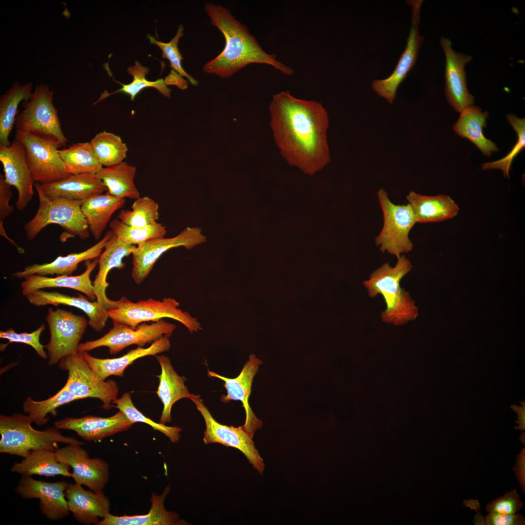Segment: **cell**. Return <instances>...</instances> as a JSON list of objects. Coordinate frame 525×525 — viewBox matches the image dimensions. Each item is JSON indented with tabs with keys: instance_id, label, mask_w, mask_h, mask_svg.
<instances>
[{
	"instance_id": "6da1fadb",
	"label": "cell",
	"mask_w": 525,
	"mask_h": 525,
	"mask_svg": "<svg viewBox=\"0 0 525 525\" xmlns=\"http://www.w3.org/2000/svg\"><path fill=\"white\" fill-rule=\"evenodd\" d=\"M269 111L276 143L291 165L312 175L330 162L329 118L321 104L281 91L273 96Z\"/></svg>"
},
{
	"instance_id": "7a4b0ae2",
	"label": "cell",
	"mask_w": 525,
	"mask_h": 525,
	"mask_svg": "<svg viewBox=\"0 0 525 525\" xmlns=\"http://www.w3.org/2000/svg\"><path fill=\"white\" fill-rule=\"evenodd\" d=\"M211 25L222 33L225 44L223 51L203 67L204 72L228 78L252 63L270 65L286 75L293 70L279 62L273 54L263 50L247 27L237 20L226 7L212 3L204 5Z\"/></svg>"
},
{
	"instance_id": "3957f363",
	"label": "cell",
	"mask_w": 525,
	"mask_h": 525,
	"mask_svg": "<svg viewBox=\"0 0 525 525\" xmlns=\"http://www.w3.org/2000/svg\"><path fill=\"white\" fill-rule=\"evenodd\" d=\"M397 260L394 267L388 262L384 263L374 271L363 284L370 297L374 298L378 294L383 297L386 308L381 313L382 321L401 326L415 320L419 312L409 292L402 288L400 284L402 279L411 271L413 266L405 255H402Z\"/></svg>"
},
{
	"instance_id": "277c9868",
	"label": "cell",
	"mask_w": 525,
	"mask_h": 525,
	"mask_svg": "<svg viewBox=\"0 0 525 525\" xmlns=\"http://www.w3.org/2000/svg\"><path fill=\"white\" fill-rule=\"evenodd\" d=\"M28 415L14 414L0 416V453L26 457L33 450L55 451L58 443L84 444L74 437L63 435L59 429L47 428L42 431L32 427Z\"/></svg>"
},
{
	"instance_id": "5b68a950",
	"label": "cell",
	"mask_w": 525,
	"mask_h": 525,
	"mask_svg": "<svg viewBox=\"0 0 525 525\" xmlns=\"http://www.w3.org/2000/svg\"><path fill=\"white\" fill-rule=\"evenodd\" d=\"M39 205L35 216L24 226L29 240L35 239L48 225H58L65 230L68 238L78 236L82 240L89 235L88 225L81 210L85 201L72 200L48 196L43 192L40 184L35 183Z\"/></svg>"
},
{
	"instance_id": "8992f818",
	"label": "cell",
	"mask_w": 525,
	"mask_h": 525,
	"mask_svg": "<svg viewBox=\"0 0 525 525\" xmlns=\"http://www.w3.org/2000/svg\"><path fill=\"white\" fill-rule=\"evenodd\" d=\"M118 300L115 308L107 311L113 323L125 324L135 329L143 322L170 318L182 324L191 333L202 329L198 319L179 308V303L172 298L161 300L150 298L134 302L122 297Z\"/></svg>"
},
{
	"instance_id": "52a82bcc",
	"label": "cell",
	"mask_w": 525,
	"mask_h": 525,
	"mask_svg": "<svg viewBox=\"0 0 525 525\" xmlns=\"http://www.w3.org/2000/svg\"><path fill=\"white\" fill-rule=\"evenodd\" d=\"M15 137L24 147L26 159L35 183L44 184L70 176L59 155L63 145L49 135L16 131Z\"/></svg>"
},
{
	"instance_id": "ba28073f",
	"label": "cell",
	"mask_w": 525,
	"mask_h": 525,
	"mask_svg": "<svg viewBox=\"0 0 525 525\" xmlns=\"http://www.w3.org/2000/svg\"><path fill=\"white\" fill-rule=\"evenodd\" d=\"M377 195L383 213L384 225L375 243L382 253L386 251L398 259L402 253L412 249L409 233L417 223L416 216L409 203L393 204L383 188L379 190Z\"/></svg>"
},
{
	"instance_id": "9c48e42d",
	"label": "cell",
	"mask_w": 525,
	"mask_h": 525,
	"mask_svg": "<svg viewBox=\"0 0 525 525\" xmlns=\"http://www.w3.org/2000/svg\"><path fill=\"white\" fill-rule=\"evenodd\" d=\"M53 95L49 86L36 85L30 97L22 102L23 109L17 116L15 125L16 131L52 136L65 146L67 139L52 102Z\"/></svg>"
},
{
	"instance_id": "30bf717a",
	"label": "cell",
	"mask_w": 525,
	"mask_h": 525,
	"mask_svg": "<svg viewBox=\"0 0 525 525\" xmlns=\"http://www.w3.org/2000/svg\"><path fill=\"white\" fill-rule=\"evenodd\" d=\"M59 367L68 373L64 387L79 400L92 398L101 400L104 409L113 407L119 389L112 380L105 381L89 367L83 353L77 352L62 359Z\"/></svg>"
},
{
	"instance_id": "8fae6325",
	"label": "cell",
	"mask_w": 525,
	"mask_h": 525,
	"mask_svg": "<svg viewBox=\"0 0 525 525\" xmlns=\"http://www.w3.org/2000/svg\"><path fill=\"white\" fill-rule=\"evenodd\" d=\"M175 325L163 319L139 324L135 329L120 323H113V327L102 337L79 344L77 351L82 353L105 347L110 354H116L132 345L144 347L165 335L171 336Z\"/></svg>"
},
{
	"instance_id": "7c38bea8",
	"label": "cell",
	"mask_w": 525,
	"mask_h": 525,
	"mask_svg": "<svg viewBox=\"0 0 525 525\" xmlns=\"http://www.w3.org/2000/svg\"><path fill=\"white\" fill-rule=\"evenodd\" d=\"M46 320L50 339L44 346L48 351V364L54 365L63 358L76 353L88 321L82 315L56 308L48 309Z\"/></svg>"
},
{
	"instance_id": "4fadbf2b",
	"label": "cell",
	"mask_w": 525,
	"mask_h": 525,
	"mask_svg": "<svg viewBox=\"0 0 525 525\" xmlns=\"http://www.w3.org/2000/svg\"><path fill=\"white\" fill-rule=\"evenodd\" d=\"M200 228L187 227L175 237L153 239L136 246L132 253L131 276L137 284L142 282L156 262L168 250L179 246L191 249L206 241Z\"/></svg>"
},
{
	"instance_id": "5bb4252c",
	"label": "cell",
	"mask_w": 525,
	"mask_h": 525,
	"mask_svg": "<svg viewBox=\"0 0 525 525\" xmlns=\"http://www.w3.org/2000/svg\"><path fill=\"white\" fill-rule=\"evenodd\" d=\"M190 400L194 403L205 423L204 442L206 444L217 443L240 450L253 467L262 474L264 468L263 460L255 447L252 438L243 426L236 427L218 422L212 417L198 395L192 394Z\"/></svg>"
},
{
	"instance_id": "9a60e30c",
	"label": "cell",
	"mask_w": 525,
	"mask_h": 525,
	"mask_svg": "<svg viewBox=\"0 0 525 525\" xmlns=\"http://www.w3.org/2000/svg\"><path fill=\"white\" fill-rule=\"evenodd\" d=\"M82 445L69 444L55 452L56 460L72 468L75 483L94 491H102L108 482L107 463L99 457L90 458Z\"/></svg>"
},
{
	"instance_id": "2e32d148",
	"label": "cell",
	"mask_w": 525,
	"mask_h": 525,
	"mask_svg": "<svg viewBox=\"0 0 525 525\" xmlns=\"http://www.w3.org/2000/svg\"><path fill=\"white\" fill-rule=\"evenodd\" d=\"M412 8V25L410 29L406 48L402 53L392 73L383 80H374L372 88L377 94L392 104L396 96L399 86L406 77L408 73L416 63L419 50L423 40L419 33L420 13L421 0L408 2Z\"/></svg>"
},
{
	"instance_id": "e0dca14e",
	"label": "cell",
	"mask_w": 525,
	"mask_h": 525,
	"mask_svg": "<svg viewBox=\"0 0 525 525\" xmlns=\"http://www.w3.org/2000/svg\"><path fill=\"white\" fill-rule=\"evenodd\" d=\"M67 483L64 481L48 482L21 475L15 492L24 499H38L42 514L48 520L57 521L70 514L65 496Z\"/></svg>"
},
{
	"instance_id": "ac0fdd59",
	"label": "cell",
	"mask_w": 525,
	"mask_h": 525,
	"mask_svg": "<svg viewBox=\"0 0 525 525\" xmlns=\"http://www.w3.org/2000/svg\"><path fill=\"white\" fill-rule=\"evenodd\" d=\"M0 161L6 182L17 190V208L23 210L33 198L35 182L27 163L24 147L16 137L9 146H0Z\"/></svg>"
},
{
	"instance_id": "d6986e66",
	"label": "cell",
	"mask_w": 525,
	"mask_h": 525,
	"mask_svg": "<svg viewBox=\"0 0 525 525\" xmlns=\"http://www.w3.org/2000/svg\"><path fill=\"white\" fill-rule=\"evenodd\" d=\"M440 43L446 58L445 94L452 107L461 112L472 105L474 100L467 88L465 66L472 59L470 55L456 52L451 41L441 37Z\"/></svg>"
},
{
	"instance_id": "ffe728a7",
	"label": "cell",
	"mask_w": 525,
	"mask_h": 525,
	"mask_svg": "<svg viewBox=\"0 0 525 525\" xmlns=\"http://www.w3.org/2000/svg\"><path fill=\"white\" fill-rule=\"evenodd\" d=\"M262 363L261 360L254 354H251L239 375L234 378H227L213 371H208L209 376L218 378L224 382L223 386L227 390V394L221 396L222 402L227 403L230 401H240L242 402L245 413V422L243 427L252 438L262 426V421L256 417L249 403L253 380Z\"/></svg>"
},
{
	"instance_id": "44dd1931",
	"label": "cell",
	"mask_w": 525,
	"mask_h": 525,
	"mask_svg": "<svg viewBox=\"0 0 525 525\" xmlns=\"http://www.w3.org/2000/svg\"><path fill=\"white\" fill-rule=\"evenodd\" d=\"M134 424L121 411L109 417H67L54 422L59 429L73 431L83 439L96 441L126 430Z\"/></svg>"
},
{
	"instance_id": "7402d4cb",
	"label": "cell",
	"mask_w": 525,
	"mask_h": 525,
	"mask_svg": "<svg viewBox=\"0 0 525 525\" xmlns=\"http://www.w3.org/2000/svg\"><path fill=\"white\" fill-rule=\"evenodd\" d=\"M136 246L124 243L113 234L99 257V269L93 281V290L96 301L107 311L115 308L118 303V300H111L106 294V289L109 285L107 281L108 273L113 268L123 269L125 266L123 260L132 254Z\"/></svg>"
},
{
	"instance_id": "603a6c76",
	"label": "cell",
	"mask_w": 525,
	"mask_h": 525,
	"mask_svg": "<svg viewBox=\"0 0 525 525\" xmlns=\"http://www.w3.org/2000/svg\"><path fill=\"white\" fill-rule=\"evenodd\" d=\"M70 511L83 525H96L109 513L110 503L103 491L87 490L77 483H67L65 490Z\"/></svg>"
},
{
	"instance_id": "cb8c5ba5",
	"label": "cell",
	"mask_w": 525,
	"mask_h": 525,
	"mask_svg": "<svg viewBox=\"0 0 525 525\" xmlns=\"http://www.w3.org/2000/svg\"><path fill=\"white\" fill-rule=\"evenodd\" d=\"M70 296L57 291L48 292L42 289L34 291L26 296L28 301L33 305L43 306L65 305L78 308L88 317V324L95 331L99 332L105 327L109 318L107 310L97 301H90L86 297L78 294Z\"/></svg>"
},
{
	"instance_id": "d4e9b609",
	"label": "cell",
	"mask_w": 525,
	"mask_h": 525,
	"mask_svg": "<svg viewBox=\"0 0 525 525\" xmlns=\"http://www.w3.org/2000/svg\"><path fill=\"white\" fill-rule=\"evenodd\" d=\"M170 337L163 335L149 347H138L118 358H98L90 355L88 351L83 352V356L90 368L102 379L105 380L112 375L122 377L125 369L137 359L168 350L171 347Z\"/></svg>"
},
{
	"instance_id": "484cf974",
	"label": "cell",
	"mask_w": 525,
	"mask_h": 525,
	"mask_svg": "<svg viewBox=\"0 0 525 525\" xmlns=\"http://www.w3.org/2000/svg\"><path fill=\"white\" fill-rule=\"evenodd\" d=\"M113 234L112 231L109 230L101 240L85 251L71 253L65 256H59L49 263H34L28 265L22 271L13 273V277L21 279L35 274L41 276L54 274L71 276L81 262L98 258Z\"/></svg>"
},
{
	"instance_id": "4316f807",
	"label": "cell",
	"mask_w": 525,
	"mask_h": 525,
	"mask_svg": "<svg viewBox=\"0 0 525 525\" xmlns=\"http://www.w3.org/2000/svg\"><path fill=\"white\" fill-rule=\"evenodd\" d=\"M98 258L86 261V269L77 276L60 275L49 277L32 275L25 277L21 283V292L26 297L38 290L46 288H66L73 289L85 295L92 300L96 299L90 275L98 265Z\"/></svg>"
},
{
	"instance_id": "83f0119b",
	"label": "cell",
	"mask_w": 525,
	"mask_h": 525,
	"mask_svg": "<svg viewBox=\"0 0 525 525\" xmlns=\"http://www.w3.org/2000/svg\"><path fill=\"white\" fill-rule=\"evenodd\" d=\"M155 357L161 368V373L158 376L159 382L157 391L163 405L159 423L165 424L171 421L173 404L182 399H190L192 394L185 385V378L176 372L169 357L162 355Z\"/></svg>"
},
{
	"instance_id": "f1b7e54d",
	"label": "cell",
	"mask_w": 525,
	"mask_h": 525,
	"mask_svg": "<svg viewBox=\"0 0 525 525\" xmlns=\"http://www.w3.org/2000/svg\"><path fill=\"white\" fill-rule=\"evenodd\" d=\"M40 185L48 196L72 200L85 201L107 191L102 181L93 174L70 175L66 178Z\"/></svg>"
},
{
	"instance_id": "f546056e",
	"label": "cell",
	"mask_w": 525,
	"mask_h": 525,
	"mask_svg": "<svg viewBox=\"0 0 525 525\" xmlns=\"http://www.w3.org/2000/svg\"><path fill=\"white\" fill-rule=\"evenodd\" d=\"M170 491L166 487L159 495L152 493L151 506L148 513L142 515L118 516L110 513L100 520L96 525H182L187 523L180 518L175 512L167 510L164 501Z\"/></svg>"
},
{
	"instance_id": "4dcf8cb0",
	"label": "cell",
	"mask_w": 525,
	"mask_h": 525,
	"mask_svg": "<svg viewBox=\"0 0 525 525\" xmlns=\"http://www.w3.org/2000/svg\"><path fill=\"white\" fill-rule=\"evenodd\" d=\"M412 207L417 223H434L455 216L459 207L450 196L439 194L427 196L410 191L406 196Z\"/></svg>"
},
{
	"instance_id": "1f68e13d",
	"label": "cell",
	"mask_w": 525,
	"mask_h": 525,
	"mask_svg": "<svg viewBox=\"0 0 525 525\" xmlns=\"http://www.w3.org/2000/svg\"><path fill=\"white\" fill-rule=\"evenodd\" d=\"M488 117L487 111L483 112L479 107L472 105L460 112L453 128L459 136L474 143L484 155L490 156L492 152H497L498 148L494 142L485 137L483 132Z\"/></svg>"
},
{
	"instance_id": "d6a6232c",
	"label": "cell",
	"mask_w": 525,
	"mask_h": 525,
	"mask_svg": "<svg viewBox=\"0 0 525 525\" xmlns=\"http://www.w3.org/2000/svg\"><path fill=\"white\" fill-rule=\"evenodd\" d=\"M125 199L114 196L108 192L94 195L85 200L81 210L95 239L99 240L112 216L125 204Z\"/></svg>"
},
{
	"instance_id": "836d02e7",
	"label": "cell",
	"mask_w": 525,
	"mask_h": 525,
	"mask_svg": "<svg viewBox=\"0 0 525 525\" xmlns=\"http://www.w3.org/2000/svg\"><path fill=\"white\" fill-rule=\"evenodd\" d=\"M55 451L47 449L33 450L20 462H15L10 471L23 475H38L46 477L62 475L71 477L70 467L58 462Z\"/></svg>"
},
{
	"instance_id": "e575fe53",
	"label": "cell",
	"mask_w": 525,
	"mask_h": 525,
	"mask_svg": "<svg viewBox=\"0 0 525 525\" xmlns=\"http://www.w3.org/2000/svg\"><path fill=\"white\" fill-rule=\"evenodd\" d=\"M136 174L135 166L123 161L110 167H103L96 175L111 195L135 200L140 197L134 181Z\"/></svg>"
},
{
	"instance_id": "d590c367",
	"label": "cell",
	"mask_w": 525,
	"mask_h": 525,
	"mask_svg": "<svg viewBox=\"0 0 525 525\" xmlns=\"http://www.w3.org/2000/svg\"><path fill=\"white\" fill-rule=\"evenodd\" d=\"M33 84H21L16 81L0 98V146H8L11 142L9 137L18 115V109L21 101L28 100L32 94Z\"/></svg>"
},
{
	"instance_id": "8d00e7d4",
	"label": "cell",
	"mask_w": 525,
	"mask_h": 525,
	"mask_svg": "<svg viewBox=\"0 0 525 525\" xmlns=\"http://www.w3.org/2000/svg\"><path fill=\"white\" fill-rule=\"evenodd\" d=\"M58 152L70 175L96 174L103 167L89 142L73 143Z\"/></svg>"
},
{
	"instance_id": "74e56055",
	"label": "cell",
	"mask_w": 525,
	"mask_h": 525,
	"mask_svg": "<svg viewBox=\"0 0 525 525\" xmlns=\"http://www.w3.org/2000/svg\"><path fill=\"white\" fill-rule=\"evenodd\" d=\"M107 64H105V68L107 73L109 74V75L113 78ZM149 71V69L142 66L139 61L136 60L135 63V66L129 67L127 69L128 72L133 76L132 82L128 84L125 85L116 81L113 78L114 81H116L117 83L122 86V88L112 93H108L106 91H105L101 94L100 97L94 104L101 100L105 99L107 97L117 92H122L129 95L131 100L133 101L138 94L142 89L145 88L150 87L155 88L163 96L168 98H170V93L172 90L167 87L164 80L163 79H159L155 81H150L146 79L145 75L148 73Z\"/></svg>"
},
{
	"instance_id": "f35d334b",
	"label": "cell",
	"mask_w": 525,
	"mask_h": 525,
	"mask_svg": "<svg viewBox=\"0 0 525 525\" xmlns=\"http://www.w3.org/2000/svg\"><path fill=\"white\" fill-rule=\"evenodd\" d=\"M79 400L63 386L53 396L41 401H36L31 397L27 398L23 403V411L28 414L32 421L38 426L46 424L51 414L55 416L57 409L65 404Z\"/></svg>"
},
{
	"instance_id": "ab89813d",
	"label": "cell",
	"mask_w": 525,
	"mask_h": 525,
	"mask_svg": "<svg viewBox=\"0 0 525 525\" xmlns=\"http://www.w3.org/2000/svg\"><path fill=\"white\" fill-rule=\"evenodd\" d=\"M90 143L101 165L110 167L123 161L128 148L121 137L104 130L97 134Z\"/></svg>"
},
{
	"instance_id": "60d3db41",
	"label": "cell",
	"mask_w": 525,
	"mask_h": 525,
	"mask_svg": "<svg viewBox=\"0 0 525 525\" xmlns=\"http://www.w3.org/2000/svg\"><path fill=\"white\" fill-rule=\"evenodd\" d=\"M109 226L121 241L136 246L153 239L164 237L166 234L165 227L158 222L145 227H135L127 226L116 218L110 222Z\"/></svg>"
},
{
	"instance_id": "b9f144b4",
	"label": "cell",
	"mask_w": 525,
	"mask_h": 525,
	"mask_svg": "<svg viewBox=\"0 0 525 525\" xmlns=\"http://www.w3.org/2000/svg\"><path fill=\"white\" fill-rule=\"evenodd\" d=\"M158 204L154 200L147 196H140L135 200L131 210H121L117 218L129 226L145 227L158 222Z\"/></svg>"
},
{
	"instance_id": "7bdbcfd3",
	"label": "cell",
	"mask_w": 525,
	"mask_h": 525,
	"mask_svg": "<svg viewBox=\"0 0 525 525\" xmlns=\"http://www.w3.org/2000/svg\"><path fill=\"white\" fill-rule=\"evenodd\" d=\"M113 407L118 408L133 423L143 422L148 424L154 430L160 432L168 437L172 442H177L180 438L182 429L178 426H168L157 423L144 416L134 405L129 392L124 393L120 398L113 402Z\"/></svg>"
},
{
	"instance_id": "ee69618b",
	"label": "cell",
	"mask_w": 525,
	"mask_h": 525,
	"mask_svg": "<svg viewBox=\"0 0 525 525\" xmlns=\"http://www.w3.org/2000/svg\"><path fill=\"white\" fill-rule=\"evenodd\" d=\"M506 117L509 124L517 134V141L506 156L496 161L483 164L481 169L483 170L500 169L502 171L505 177L509 178V171L511 170V166L513 159L525 147V119L519 118L512 114L507 115Z\"/></svg>"
},
{
	"instance_id": "f6af8a7d",
	"label": "cell",
	"mask_w": 525,
	"mask_h": 525,
	"mask_svg": "<svg viewBox=\"0 0 525 525\" xmlns=\"http://www.w3.org/2000/svg\"><path fill=\"white\" fill-rule=\"evenodd\" d=\"M182 25H179L175 35L168 43H164L157 41L153 36L148 35L147 37L151 43L158 46L162 51V57L166 58L170 62L169 67L182 77H185L193 86H197L198 81L190 75L184 70L182 66V60L183 59L178 47L179 40L183 34Z\"/></svg>"
},
{
	"instance_id": "bcb514c9",
	"label": "cell",
	"mask_w": 525,
	"mask_h": 525,
	"mask_svg": "<svg viewBox=\"0 0 525 525\" xmlns=\"http://www.w3.org/2000/svg\"><path fill=\"white\" fill-rule=\"evenodd\" d=\"M45 329L44 324L41 325L36 330L31 332L17 333L14 330L9 329L5 331L0 332V337L8 340L7 344L0 345V350H4L7 345L12 343H20L31 346L41 358H48V354L44 350V347L40 342V336Z\"/></svg>"
},
{
	"instance_id": "7dc6e473",
	"label": "cell",
	"mask_w": 525,
	"mask_h": 525,
	"mask_svg": "<svg viewBox=\"0 0 525 525\" xmlns=\"http://www.w3.org/2000/svg\"><path fill=\"white\" fill-rule=\"evenodd\" d=\"M524 506L516 489L507 492L486 505L488 512L504 514H513L519 511Z\"/></svg>"
},
{
	"instance_id": "c3c4849f",
	"label": "cell",
	"mask_w": 525,
	"mask_h": 525,
	"mask_svg": "<svg viewBox=\"0 0 525 525\" xmlns=\"http://www.w3.org/2000/svg\"><path fill=\"white\" fill-rule=\"evenodd\" d=\"M11 186L5 181L4 176L0 174V234L6 239L11 244L14 245L18 250L22 253L24 250L20 247L15 241L6 234L3 227V222L13 211L14 206L10 205V201L13 195L11 191Z\"/></svg>"
},
{
	"instance_id": "681fc988",
	"label": "cell",
	"mask_w": 525,
	"mask_h": 525,
	"mask_svg": "<svg viewBox=\"0 0 525 525\" xmlns=\"http://www.w3.org/2000/svg\"><path fill=\"white\" fill-rule=\"evenodd\" d=\"M485 525H523L524 517L520 514H504L489 512L485 518Z\"/></svg>"
},
{
	"instance_id": "f907efd6",
	"label": "cell",
	"mask_w": 525,
	"mask_h": 525,
	"mask_svg": "<svg viewBox=\"0 0 525 525\" xmlns=\"http://www.w3.org/2000/svg\"><path fill=\"white\" fill-rule=\"evenodd\" d=\"M164 80L167 86L175 85L181 89H185L188 86V81L173 70H171L170 73L165 77Z\"/></svg>"
},
{
	"instance_id": "816d5d0a",
	"label": "cell",
	"mask_w": 525,
	"mask_h": 525,
	"mask_svg": "<svg viewBox=\"0 0 525 525\" xmlns=\"http://www.w3.org/2000/svg\"><path fill=\"white\" fill-rule=\"evenodd\" d=\"M516 410H518V420L517 423H518L519 426L518 427L519 429L521 430H524L525 428V405L519 408H517Z\"/></svg>"
}]
</instances>
